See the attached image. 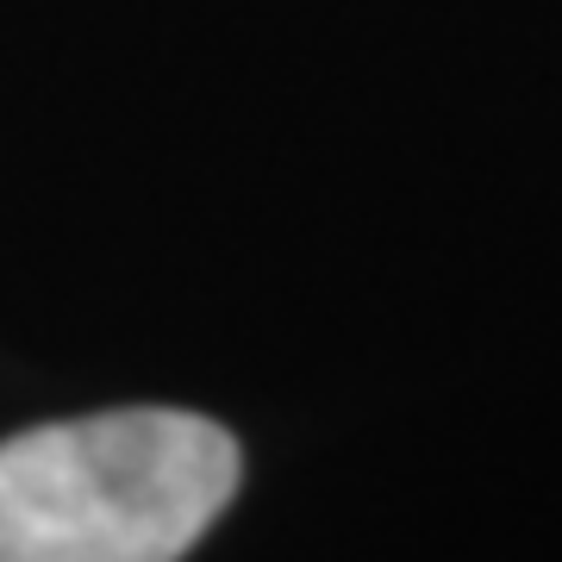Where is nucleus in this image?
Masks as SVG:
<instances>
[{
    "mask_svg": "<svg viewBox=\"0 0 562 562\" xmlns=\"http://www.w3.org/2000/svg\"><path fill=\"white\" fill-rule=\"evenodd\" d=\"M225 425L113 406L0 443V562H181L238 494Z\"/></svg>",
    "mask_w": 562,
    "mask_h": 562,
    "instance_id": "nucleus-1",
    "label": "nucleus"
}]
</instances>
